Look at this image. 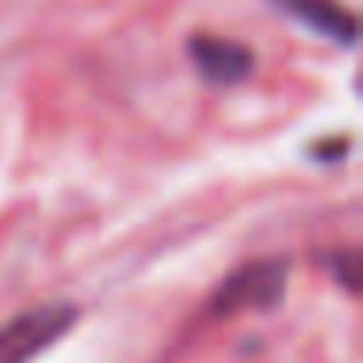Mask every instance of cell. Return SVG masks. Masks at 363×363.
I'll return each mask as SVG.
<instances>
[{
    "label": "cell",
    "instance_id": "277c9868",
    "mask_svg": "<svg viewBox=\"0 0 363 363\" xmlns=\"http://www.w3.org/2000/svg\"><path fill=\"white\" fill-rule=\"evenodd\" d=\"M277 9L289 20L313 28L324 40H336L340 48H352L355 35H359V24H355L352 9H344L340 0H274Z\"/></svg>",
    "mask_w": 363,
    "mask_h": 363
},
{
    "label": "cell",
    "instance_id": "7a4b0ae2",
    "mask_svg": "<svg viewBox=\"0 0 363 363\" xmlns=\"http://www.w3.org/2000/svg\"><path fill=\"white\" fill-rule=\"evenodd\" d=\"M285 281H289L285 262H250L219 285L211 313L227 316V313H250V308H274L285 293Z\"/></svg>",
    "mask_w": 363,
    "mask_h": 363
},
{
    "label": "cell",
    "instance_id": "6da1fadb",
    "mask_svg": "<svg viewBox=\"0 0 363 363\" xmlns=\"http://www.w3.org/2000/svg\"><path fill=\"white\" fill-rule=\"evenodd\" d=\"M74 320H79V308L63 301H48V305L16 313L12 320L0 324V363H32L55 340H63Z\"/></svg>",
    "mask_w": 363,
    "mask_h": 363
},
{
    "label": "cell",
    "instance_id": "3957f363",
    "mask_svg": "<svg viewBox=\"0 0 363 363\" xmlns=\"http://www.w3.org/2000/svg\"><path fill=\"white\" fill-rule=\"evenodd\" d=\"M188 55L196 63L199 79L211 82V86H235L254 71V51L238 40H227V35H191Z\"/></svg>",
    "mask_w": 363,
    "mask_h": 363
}]
</instances>
